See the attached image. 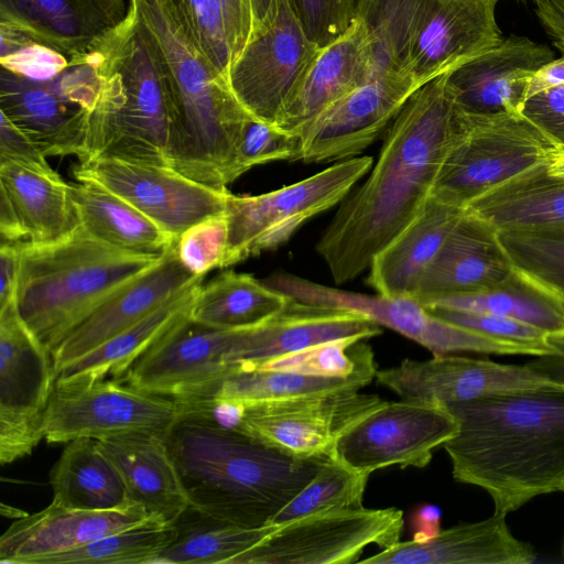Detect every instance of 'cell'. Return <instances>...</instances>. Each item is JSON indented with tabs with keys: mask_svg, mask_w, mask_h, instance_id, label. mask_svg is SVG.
I'll list each match as a JSON object with an SVG mask.
<instances>
[{
	"mask_svg": "<svg viewBox=\"0 0 564 564\" xmlns=\"http://www.w3.org/2000/svg\"><path fill=\"white\" fill-rule=\"evenodd\" d=\"M448 73L416 89L383 137L366 180L354 187L316 243L336 284L352 281L416 219L449 150L455 102Z\"/></svg>",
	"mask_w": 564,
	"mask_h": 564,
	"instance_id": "cell-1",
	"label": "cell"
},
{
	"mask_svg": "<svg viewBox=\"0 0 564 564\" xmlns=\"http://www.w3.org/2000/svg\"><path fill=\"white\" fill-rule=\"evenodd\" d=\"M445 404L459 425L443 445L453 477L485 490L496 513L564 491V377Z\"/></svg>",
	"mask_w": 564,
	"mask_h": 564,
	"instance_id": "cell-2",
	"label": "cell"
},
{
	"mask_svg": "<svg viewBox=\"0 0 564 564\" xmlns=\"http://www.w3.org/2000/svg\"><path fill=\"white\" fill-rule=\"evenodd\" d=\"M163 437L189 506L248 528L270 524L327 458L294 457L241 432L182 414Z\"/></svg>",
	"mask_w": 564,
	"mask_h": 564,
	"instance_id": "cell-3",
	"label": "cell"
},
{
	"mask_svg": "<svg viewBox=\"0 0 564 564\" xmlns=\"http://www.w3.org/2000/svg\"><path fill=\"white\" fill-rule=\"evenodd\" d=\"M154 36L173 85L166 142L170 167L224 189L236 181L239 137L251 115L223 76L193 44L166 0H130Z\"/></svg>",
	"mask_w": 564,
	"mask_h": 564,
	"instance_id": "cell-4",
	"label": "cell"
},
{
	"mask_svg": "<svg viewBox=\"0 0 564 564\" xmlns=\"http://www.w3.org/2000/svg\"><path fill=\"white\" fill-rule=\"evenodd\" d=\"M102 78L89 112L86 154L170 166L166 142L173 85L161 50L129 3L123 23L88 57Z\"/></svg>",
	"mask_w": 564,
	"mask_h": 564,
	"instance_id": "cell-5",
	"label": "cell"
},
{
	"mask_svg": "<svg viewBox=\"0 0 564 564\" xmlns=\"http://www.w3.org/2000/svg\"><path fill=\"white\" fill-rule=\"evenodd\" d=\"M17 246L14 304L51 354L108 295L163 257L117 249L82 226L54 243Z\"/></svg>",
	"mask_w": 564,
	"mask_h": 564,
	"instance_id": "cell-6",
	"label": "cell"
},
{
	"mask_svg": "<svg viewBox=\"0 0 564 564\" xmlns=\"http://www.w3.org/2000/svg\"><path fill=\"white\" fill-rule=\"evenodd\" d=\"M498 0H357L380 65L419 87L499 44Z\"/></svg>",
	"mask_w": 564,
	"mask_h": 564,
	"instance_id": "cell-7",
	"label": "cell"
},
{
	"mask_svg": "<svg viewBox=\"0 0 564 564\" xmlns=\"http://www.w3.org/2000/svg\"><path fill=\"white\" fill-rule=\"evenodd\" d=\"M455 129L432 197L465 208L500 183L551 162L561 147L522 113H469Z\"/></svg>",
	"mask_w": 564,
	"mask_h": 564,
	"instance_id": "cell-8",
	"label": "cell"
},
{
	"mask_svg": "<svg viewBox=\"0 0 564 564\" xmlns=\"http://www.w3.org/2000/svg\"><path fill=\"white\" fill-rule=\"evenodd\" d=\"M372 165V156L358 155L264 194L230 193L221 269L286 243L306 221L339 205Z\"/></svg>",
	"mask_w": 564,
	"mask_h": 564,
	"instance_id": "cell-9",
	"label": "cell"
},
{
	"mask_svg": "<svg viewBox=\"0 0 564 564\" xmlns=\"http://www.w3.org/2000/svg\"><path fill=\"white\" fill-rule=\"evenodd\" d=\"M106 379L55 382L43 420L47 443L140 432L163 435L182 414L174 398L145 392L118 378Z\"/></svg>",
	"mask_w": 564,
	"mask_h": 564,
	"instance_id": "cell-10",
	"label": "cell"
},
{
	"mask_svg": "<svg viewBox=\"0 0 564 564\" xmlns=\"http://www.w3.org/2000/svg\"><path fill=\"white\" fill-rule=\"evenodd\" d=\"M403 512L397 508L330 509L282 524L232 564H350L375 544L400 542Z\"/></svg>",
	"mask_w": 564,
	"mask_h": 564,
	"instance_id": "cell-11",
	"label": "cell"
},
{
	"mask_svg": "<svg viewBox=\"0 0 564 564\" xmlns=\"http://www.w3.org/2000/svg\"><path fill=\"white\" fill-rule=\"evenodd\" d=\"M458 427L445 403L384 401L344 433L328 457L368 475L391 466L423 468Z\"/></svg>",
	"mask_w": 564,
	"mask_h": 564,
	"instance_id": "cell-12",
	"label": "cell"
},
{
	"mask_svg": "<svg viewBox=\"0 0 564 564\" xmlns=\"http://www.w3.org/2000/svg\"><path fill=\"white\" fill-rule=\"evenodd\" d=\"M51 351L28 328L14 301L0 308V463L30 455L44 438L55 384Z\"/></svg>",
	"mask_w": 564,
	"mask_h": 564,
	"instance_id": "cell-13",
	"label": "cell"
},
{
	"mask_svg": "<svg viewBox=\"0 0 564 564\" xmlns=\"http://www.w3.org/2000/svg\"><path fill=\"white\" fill-rule=\"evenodd\" d=\"M262 281L299 302L362 314L380 326L416 341L433 355L470 351L533 356V351L527 347L448 323L435 316L412 296L345 291L284 272L274 273Z\"/></svg>",
	"mask_w": 564,
	"mask_h": 564,
	"instance_id": "cell-14",
	"label": "cell"
},
{
	"mask_svg": "<svg viewBox=\"0 0 564 564\" xmlns=\"http://www.w3.org/2000/svg\"><path fill=\"white\" fill-rule=\"evenodd\" d=\"M564 377V355L541 356L524 365L499 364L451 354L404 359L376 373L379 384L401 399L460 402L546 384Z\"/></svg>",
	"mask_w": 564,
	"mask_h": 564,
	"instance_id": "cell-15",
	"label": "cell"
},
{
	"mask_svg": "<svg viewBox=\"0 0 564 564\" xmlns=\"http://www.w3.org/2000/svg\"><path fill=\"white\" fill-rule=\"evenodd\" d=\"M383 402L359 390L245 402L237 431L294 457H328L338 438Z\"/></svg>",
	"mask_w": 564,
	"mask_h": 564,
	"instance_id": "cell-16",
	"label": "cell"
},
{
	"mask_svg": "<svg viewBox=\"0 0 564 564\" xmlns=\"http://www.w3.org/2000/svg\"><path fill=\"white\" fill-rule=\"evenodd\" d=\"M77 181H93L118 195L177 239L196 223L226 213L230 192L193 181L170 166L93 158L73 167Z\"/></svg>",
	"mask_w": 564,
	"mask_h": 564,
	"instance_id": "cell-17",
	"label": "cell"
},
{
	"mask_svg": "<svg viewBox=\"0 0 564 564\" xmlns=\"http://www.w3.org/2000/svg\"><path fill=\"white\" fill-rule=\"evenodd\" d=\"M317 47L304 34L286 0L254 31L230 64L227 79L241 106L275 126L280 112Z\"/></svg>",
	"mask_w": 564,
	"mask_h": 564,
	"instance_id": "cell-18",
	"label": "cell"
},
{
	"mask_svg": "<svg viewBox=\"0 0 564 564\" xmlns=\"http://www.w3.org/2000/svg\"><path fill=\"white\" fill-rule=\"evenodd\" d=\"M235 330L186 317L145 351L120 378L145 392L174 399L202 397L243 369L231 357Z\"/></svg>",
	"mask_w": 564,
	"mask_h": 564,
	"instance_id": "cell-19",
	"label": "cell"
},
{
	"mask_svg": "<svg viewBox=\"0 0 564 564\" xmlns=\"http://www.w3.org/2000/svg\"><path fill=\"white\" fill-rule=\"evenodd\" d=\"M420 87L390 72L373 76L314 118L300 133L299 161L351 159L384 137L410 96Z\"/></svg>",
	"mask_w": 564,
	"mask_h": 564,
	"instance_id": "cell-20",
	"label": "cell"
},
{
	"mask_svg": "<svg viewBox=\"0 0 564 564\" xmlns=\"http://www.w3.org/2000/svg\"><path fill=\"white\" fill-rule=\"evenodd\" d=\"M552 50L511 34L448 73L455 106L469 113H522L534 74L552 62Z\"/></svg>",
	"mask_w": 564,
	"mask_h": 564,
	"instance_id": "cell-21",
	"label": "cell"
},
{
	"mask_svg": "<svg viewBox=\"0 0 564 564\" xmlns=\"http://www.w3.org/2000/svg\"><path fill=\"white\" fill-rule=\"evenodd\" d=\"M205 275L181 263L175 246L153 267L108 295L52 352L55 376L109 338L130 327Z\"/></svg>",
	"mask_w": 564,
	"mask_h": 564,
	"instance_id": "cell-22",
	"label": "cell"
},
{
	"mask_svg": "<svg viewBox=\"0 0 564 564\" xmlns=\"http://www.w3.org/2000/svg\"><path fill=\"white\" fill-rule=\"evenodd\" d=\"M382 72L388 70L380 65L365 25L356 18L340 39L317 50L275 126L300 135L321 112Z\"/></svg>",
	"mask_w": 564,
	"mask_h": 564,
	"instance_id": "cell-23",
	"label": "cell"
},
{
	"mask_svg": "<svg viewBox=\"0 0 564 564\" xmlns=\"http://www.w3.org/2000/svg\"><path fill=\"white\" fill-rule=\"evenodd\" d=\"M128 10L123 0H0V22L62 53L73 65L87 62Z\"/></svg>",
	"mask_w": 564,
	"mask_h": 564,
	"instance_id": "cell-24",
	"label": "cell"
},
{
	"mask_svg": "<svg viewBox=\"0 0 564 564\" xmlns=\"http://www.w3.org/2000/svg\"><path fill=\"white\" fill-rule=\"evenodd\" d=\"M138 503L111 510H83L52 501L43 510L12 522L0 538V563L35 564L73 551L150 518Z\"/></svg>",
	"mask_w": 564,
	"mask_h": 564,
	"instance_id": "cell-25",
	"label": "cell"
},
{
	"mask_svg": "<svg viewBox=\"0 0 564 564\" xmlns=\"http://www.w3.org/2000/svg\"><path fill=\"white\" fill-rule=\"evenodd\" d=\"M381 333V326L362 314L292 299L267 323L235 330L231 357L243 368H256L267 360L321 343L341 338L365 340Z\"/></svg>",
	"mask_w": 564,
	"mask_h": 564,
	"instance_id": "cell-26",
	"label": "cell"
},
{
	"mask_svg": "<svg viewBox=\"0 0 564 564\" xmlns=\"http://www.w3.org/2000/svg\"><path fill=\"white\" fill-rule=\"evenodd\" d=\"M516 275L498 230L465 210L412 296L425 300L487 291Z\"/></svg>",
	"mask_w": 564,
	"mask_h": 564,
	"instance_id": "cell-27",
	"label": "cell"
},
{
	"mask_svg": "<svg viewBox=\"0 0 564 564\" xmlns=\"http://www.w3.org/2000/svg\"><path fill=\"white\" fill-rule=\"evenodd\" d=\"M506 514L441 530L425 542H398L361 561L366 564H530L536 554L516 538Z\"/></svg>",
	"mask_w": 564,
	"mask_h": 564,
	"instance_id": "cell-28",
	"label": "cell"
},
{
	"mask_svg": "<svg viewBox=\"0 0 564 564\" xmlns=\"http://www.w3.org/2000/svg\"><path fill=\"white\" fill-rule=\"evenodd\" d=\"M0 110L44 156L85 158L89 111L63 99L48 83L1 67Z\"/></svg>",
	"mask_w": 564,
	"mask_h": 564,
	"instance_id": "cell-29",
	"label": "cell"
},
{
	"mask_svg": "<svg viewBox=\"0 0 564 564\" xmlns=\"http://www.w3.org/2000/svg\"><path fill=\"white\" fill-rule=\"evenodd\" d=\"M99 442L118 469L130 500L149 516L174 523L189 507L162 434L128 433Z\"/></svg>",
	"mask_w": 564,
	"mask_h": 564,
	"instance_id": "cell-30",
	"label": "cell"
},
{
	"mask_svg": "<svg viewBox=\"0 0 564 564\" xmlns=\"http://www.w3.org/2000/svg\"><path fill=\"white\" fill-rule=\"evenodd\" d=\"M0 192L10 200L26 242L54 243L80 227L70 184L51 166L0 159Z\"/></svg>",
	"mask_w": 564,
	"mask_h": 564,
	"instance_id": "cell-31",
	"label": "cell"
},
{
	"mask_svg": "<svg viewBox=\"0 0 564 564\" xmlns=\"http://www.w3.org/2000/svg\"><path fill=\"white\" fill-rule=\"evenodd\" d=\"M465 210L431 197L422 214L372 259L368 284L380 295L413 296Z\"/></svg>",
	"mask_w": 564,
	"mask_h": 564,
	"instance_id": "cell-32",
	"label": "cell"
},
{
	"mask_svg": "<svg viewBox=\"0 0 564 564\" xmlns=\"http://www.w3.org/2000/svg\"><path fill=\"white\" fill-rule=\"evenodd\" d=\"M204 278L196 279L139 322L63 368L56 373L55 382L120 379L159 339L189 316Z\"/></svg>",
	"mask_w": 564,
	"mask_h": 564,
	"instance_id": "cell-33",
	"label": "cell"
},
{
	"mask_svg": "<svg viewBox=\"0 0 564 564\" xmlns=\"http://www.w3.org/2000/svg\"><path fill=\"white\" fill-rule=\"evenodd\" d=\"M549 164L500 183L465 209L497 230L564 227V177L551 174Z\"/></svg>",
	"mask_w": 564,
	"mask_h": 564,
	"instance_id": "cell-34",
	"label": "cell"
},
{
	"mask_svg": "<svg viewBox=\"0 0 564 564\" xmlns=\"http://www.w3.org/2000/svg\"><path fill=\"white\" fill-rule=\"evenodd\" d=\"M70 194L80 226L111 247L132 253L164 256L176 243L177 239L96 182L70 183Z\"/></svg>",
	"mask_w": 564,
	"mask_h": 564,
	"instance_id": "cell-35",
	"label": "cell"
},
{
	"mask_svg": "<svg viewBox=\"0 0 564 564\" xmlns=\"http://www.w3.org/2000/svg\"><path fill=\"white\" fill-rule=\"evenodd\" d=\"M53 500L83 510H111L134 503L98 440L67 443L50 473Z\"/></svg>",
	"mask_w": 564,
	"mask_h": 564,
	"instance_id": "cell-36",
	"label": "cell"
},
{
	"mask_svg": "<svg viewBox=\"0 0 564 564\" xmlns=\"http://www.w3.org/2000/svg\"><path fill=\"white\" fill-rule=\"evenodd\" d=\"M291 300L249 273L226 270L202 285L189 317L217 329H250L280 314Z\"/></svg>",
	"mask_w": 564,
	"mask_h": 564,
	"instance_id": "cell-37",
	"label": "cell"
},
{
	"mask_svg": "<svg viewBox=\"0 0 564 564\" xmlns=\"http://www.w3.org/2000/svg\"><path fill=\"white\" fill-rule=\"evenodd\" d=\"M174 524L176 536L154 564H232L276 527H240L212 518L191 506Z\"/></svg>",
	"mask_w": 564,
	"mask_h": 564,
	"instance_id": "cell-38",
	"label": "cell"
},
{
	"mask_svg": "<svg viewBox=\"0 0 564 564\" xmlns=\"http://www.w3.org/2000/svg\"><path fill=\"white\" fill-rule=\"evenodd\" d=\"M419 302L427 310L448 308L507 316L539 327L554 339L564 338V308L560 301L517 273L512 280L495 289Z\"/></svg>",
	"mask_w": 564,
	"mask_h": 564,
	"instance_id": "cell-39",
	"label": "cell"
},
{
	"mask_svg": "<svg viewBox=\"0 0 564 564\" xmlns=\"http://www.w3.org/2000/svg\"><path fill=\"white\" fill-rule=\"evenodd\" d=\"M377 371L376 360L365 365L349 377H319L243 368L224 378L209 393L202 397H219L249 403L324 392L360 390L376 378Z\"/></svg>",
	"mask_w": 564,
	"mask_h": 564,
	"instance_id": "cell-40",
	"label": "cell"
},
{
	"mask_svg": "<svg viewBox=\"0 0 564 564\" xmlns=\"http://www.w3.org/2000/svg\"><path fill=\"white\" fill-rule=\"evenodd\" d=\"M176 533L174 523L150 517L83 547L43 557L35 564H154Z\"/></svg>",
	"mask_w": 564,
	"mask_h": 564,
	"instance_id": "cell-41",
	"label": "cell"
},
{
	"mask_svg": "<svg viewBox=\"0 0 564 564\" xmlns=\"http://www.w3.org/2000/svg\"><path fill=\"white\" fill-rule=\"evenodd\" d=\"M516 273L550 293L564 294V227L498 230Z\"/></svg>",
	"mask_w": 564,
	"mask_h": 564,
	"instance_id": "cell-42",
	"label": "cell"
},
{
	"mask_svg": "<svg viewBox=\"0 0 564 564\" xmlns=\"http://www.w3.org/2000/svg\"><path fill=\"white\" fill-rule=\"evenodd\" d=\"M369 476L327 457L310 482L272 518L270 524H282L330 509L361 507Z\"/></svg>",
	"mask_w": 564,
	"mask_h": 564,
	"instance_id": "cell-43",
	"label": "cell"
},
{
	"mask_svg": "<svg viewBox=\"0 0 564 564\" xmlns=\"http://www.w3.org/2000/svg\"><path fill=\"white\" fill-rule=\"evenodd\" d=\"M373 360L371 347L362 340L341 338L267 360L256 368L319 377H349Z\"/></svg>",
	"mask_w": 564,
	"mask_h": 564,
	"instance_id": "cell-44",
	"label": "cell"
},
{
	"mask_svg": "<svg viewBox=\"0 0 564 564\" xmlns=\"http://www.w3.org/2000/svg\"><path fill=\"white\" fill-rule=\"evenodd\" d=\"M166 1L193 44L227 78L231 55L219 1Z\"/></svg>",
	"mask_w": 564,
	"mask_h": 564,
	"instance_id": "cell-45",
	"label": "cell"
},
{
	"mask_svg": "<svg viewBox=\"0 0 564 564\" xmlns=\"http://www.w3.org/2000/svg\"><path fill=\"white\" fill-rule=\"evenodd\" d=\"M435 316L482 335L531 349L536 357L564 355L551 334L524 322L489 313L448 308L429 310Z\"/></svg>",
	"mask_w": 564,
	"mask_h": 564,
	"instance_id": "cell-46",
	"label": "cell"
},
{
	"mask_svg": "<svg viewBox=\"0 0 564 564\" xmlns=\"http://www.w3.org/2000/svg\"><path fill=\"white\" fill-rule=\"evenodd\" d=\"M301 137L251 116L243 124L235 159L236 178L274 161H299Z\"/></svg>",
	"mask_w": 564,
	"mask_h": 564,
	"instance_id": "cell-47",
	"label": "cell"
},
{
	"mask_svg": "<svg viewBox=\"0 0 564 564\" xmlns=\"http://www.w3.org/2000/svg\"><path fill=\"white\" fill-rule=\"evenodd\" d=\"M227 234L226 213L196 223L176 240L178 260L194 275H206L213 269H221Z\"/></svg>",
	"mask_w": 564,
	"mask_h": 564,
	"instance_id": "cell-48",
	"label": "cell"
},
{
	"mask_svg": "<svg viewBox=\"0 0 564 564\" xmlns=\"http://www.w3.org/2000/svg\"><path fill=\"white\" fill-rule=\"evenodd\" d=\"M308 41L318 50L340 39L356 19L357 0H286Z\"/></svg>",
	"mask_w": 564,
	"mask_h": 564,
	"instance_id": "cell-49",
	"label": "cell"
},
{
	"mask_svg": "<svg viewBox=\"0 0 564 564\" xmlns=\"http://www.w3.org/2000/svg\"><path fill=\"white\" fill-rule=\"evenodd\" d=\"M0 63L2 68L12 74L37 83L52 82L70 66L65 55L39 43L29 44L0 57Z\"/></svg>",
	"mask_w": 564,
	"mask_h": 564,
	"instance_id": "cell-50",
	"label": "cell"
},
{
	"mask_svg": "<svg viewBox=\"0 0 564 564\" xmlns=\"http://www.w3.org/2000/svg\"><path fill=\"white\" fill-rule=\"evenodd\" d=\"M48 84L63 99L89 112L96 107L102 90L101 75L90 61L68 66Z\"/></svg>",
	"mask_w": 564,
	"mask_h": 564,
	"instance_id": "cell-51",
	"label": "cell"
},
{
	"mask_svg": "<svg viewBox=\"0 0 564 564\" xmlns=\"http://www.w3.org/2000/svg\"><path fill=\"white\" fill-rule=\"evenodd\" d=\"M522 115L564 147V86L552 87L529 96Z\"/></svg>",
	"mask_w": 564,
	"mask_h": 564,
	"instance_id": "cell-52",
	"label": "cell"
},
{
	"mask_svg": "<svg viewBox=\"0 0 564 564\" xmlns=\"http://www.w3.org/2000/svg\"><path fill=\"white\" fill-rule=\"evenodd\" d=\"M232 61L241 53L252 32L249 0H218Z\"/></svg>",
	"mask_w": 564,
	"mask_h": 564,
	"instance_id": "cell-53",
	"label": "cell"
},
{
	"mask_svg": "<svg viewBox=\"0 0 564 564\" xmlns=\"http://www.w3.org/2000/svg\"><path fill=\"white\" fill-rule=\"evenodd\" d=\"M0 159L20 161L42 167H50L47 158L32 140L17 128L3 113L0 123Z\"/></svg>",
	"mask_w": 564,
	"mask_h": 564,
	"instance_id": "cell-54",
	"label": "cell"
},
{
	"mask_svg": "<svg viewBox=\"0 0 564 564\" xmlns=\"http://www.w3.org/2000/svg\"><path fill=\"white\" fill-rule=\"evenodd\" d=\"M535 13L553 44L564 56V0H533Z\"/></svg>",
	"mask_w": 564,
	"mask_h": 564,
	"instance_id": "cell-55",
	"label": "cell"
},
{
	"mask_svg": "<svg viewBox=\"0 0 564 564\" xmlns=\"http://www.w3.org/2000/svg\"><path fill=\"white\" fill-rule=\"evenodd\" d=\"M19 267L17 243L1 242L0 248V308L14 301Z\"/></svg>",
	"mask_w": 564,
	"mask_h": 564,
	"instance_id": "cell-56",
	"label": "cell"
},
{
	"mask_svg": "<svg viewBox=\"0 0 564 564\" xmlns=\"http://www.w3.org/2000/svg\"><path fill=\"white\" fill-rule=\"evenodd\" d=\"M414 538L412 540L425 542L441 531V510L435 506H423L413 514Z\"/></svg>",
	"mask_w": 564,
	"mask_h": 564,
	"instance_id": "cell-57",
	"label": "cell"
},
{
	"mask_svg": "<svg viewBox=\"0 0 564 564\" xmlns=\"http://www.w3.org/2000/svg\"><path fill=\"white\" fill-rule=\"evenodd\" d=\"M558 86H564V56L553 59L534 74L528 97L538 91Z\"/></svg>",
	"mask_w": 564,
	"mask_h": 564,
	"instance_id": "cell-58",
	"label": "cell"
},
{
	"mask_svg": "<svg viewBox=\"0 0 564 564\" xmlns=\"http://www.w3.org/2000/svg\"><path fill=\"white\" fill-rule=\"evenodd\" d=\"M278 1L279 0H249L252 18L251 34L273 18L276 11Z\"/></svg>",
	"mask_w": 564,
	"mask_h": 564,
	"instance_id": "cell-59",
	"label": "cell"
},
{
	"mask_svg": "<svg viewBox=\"0 0 564 564\" xmlns=\"http://www.w3.org/2000/svg\"><path fill=\"white\" fill-rule=\"evenodd\" d=\"M549 172L556 176L564 177V147H560L549 164Z\"/></svg>",
	"mask_w": 564,
	"mask_h": 564,
	"instance_id": "cell-60",
	"label": "cell"
},
{
	"mask_svg": "<svg viewBox=\"0 0 564 564\" xmlns=\"http://www.w3.org/2000/svg\"><path fill=\"white\" fill-rule=\"evenodd\" d=\"M553 296H555L560 301L562 307L564 308V294H562V295H553Z\"/></svg>",
	"mask_w": 564,
	"mask_h": 564,
	"instance_id": "cell-61",
	"label": "cell"
}]
</instances>
